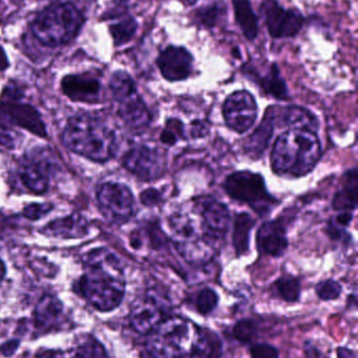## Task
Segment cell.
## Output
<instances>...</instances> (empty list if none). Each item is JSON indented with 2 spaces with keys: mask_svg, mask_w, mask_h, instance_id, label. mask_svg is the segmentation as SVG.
<instances>
[{
  "mask_svg": "<svg viewBox=\"0 0 358 358\" xmlns=\"http://www.w3.org/2000/svg\"><path fill=\"white\" fill-rule=\"evenodd\" d=\"M83 275L77 281L78 294L96 310L109 313L120 306L125 296V277L118 257L105 248L84 256Z\"/></svg>",
  "mask_w": 358,
  "mask_h": 358,
  "instance_id": "cell-1",
  "label": "cell"
},
{
  "mask_svg": "<svg viewBox=\"0 0 358 358\" xmlns=\"http://www.w3.org/2000/svg\"><path fill=\"white\" fill-rule=\"evenodd\" d=\"M61 141L71 152L96 163H105L117 152L115 132L100 117L88 113L71 117L61 134Z\"/></svg>",
  "mask_w": 358,
  "mask_h": 358,
  "instance_id": "cell-2",
  "label": "cell"
},
{
  "mask_svg": "<svg viewBox=\"0 0 358 358\" xmlns=\"http://www.w3.org/2000/svg\"><path fill=\"white\" fill-rule=\"evenodd\" d=\"M321 155V143L315 131L289 129L277 138L271 165L280 176L302 178L315 169Z\"/></svg>",
  "mask_w": 358,
  "mask_h": 358,
  "instance_id": "cell-3",
  "label": "cell"
},
{
  "mask_svg": "<svg viewBox=\"0 0 358 358\" xmlns=\"http://www.w3.org/2000/svg\"><path fill=\"white\" fill-rule=\"evenodd\" d=\"M170 227L174 245L185 260L195 264L212 260L219 243L210 236L195 206L193 210L174 215Z\"/></svg>",
  "mask_w": 358,
  "mask_h": 358,
  "instance_id": "cell-4",
  "label": "cell"
},
{
  "mask_svg": "<svg viewBox=\"0 0 358 358\" xmlns=\"http://www.w3.org/2000/svg\"><path fill=\"white\" fill-rule=\"evenodd\" d=\"M199 330L180 317L164 319L147 340V352L153 358H191L195 352Z\"/></svg>",
  "mask_w": 358,
  "mask_h": 358,
  "instance_id": "cell-5",
  "label": "cell"
},
{
  "mask_svg": "<svg viewBox=\"0 0 358 358\" xmlns=\"http://www.w3.org/2000/svg\"><path fill=\"white\" fill-rule=\"evenodd\" d=\"M83 21V15L74 4H55L38 15L32 24V33L44 46L57 48L71 41Z\"/></svg>",
  "mask_w": 358,
  "mask_h": 358,
  "instance_id": "cell-6",
  "label": "cell"
},
{
  "mask_svg": "<svg viewBox=\"0 0 358 358\" xmlns=\"http://www.w3.org/2000/svg\"><path fill=\"white\" fill-rule=\"evenodd\" d=\"M109 87L119 105L118 113L122 121L132 129L146 128L151 121V113L132 78L125 71H116L111 76Z\"/></svg>",
  "mask_w": 358,
  "mask_h": 358,
  "instance_id": "cell-7",
  "label": "cell"
},
{
  "mask_svg": "<svg viewBox=\"0 0 358 358\" xmlns=\"http://www.w3.org/2000/svg\"><path fill=\"white\" fill-rule=\"evenodd\" d=\"M22 94L16 86H8L0 99V121L22 128L31 134L46 138V125L35 107L22 101Z\"/></svg>",
  "mask_w": 358,
  "mask_h": 358,
  "instance_id": "cell-8",
  "label": "cell"
},
{
  "mask_svg": "<svg viewBox=\"0 0 358 358\" xmlns=\"http://www.w3.org/2000/svg\"><path fill=\"white\" fill-rule=\"evenodd\" d=\"M224 187L231 198L249 204L260 214H268L275 204V199L267 192L264 179L260 174L235 172L226 178Z\"/></svg>",
  "mask_w": 358,
  "mask_h": 358,
  "instance_id": "cell-9",
  "label": "cell"
},
{
  "mask_svg": "<svg viewBox=\"0 0 358 358\" xmlns=\"http://www.w3.org/2000/svg\"><path fill=\"white\" fill-rule=\"evenodd\" d=\"M54 170L52 155L44 149H36L19 162L16 176L27 193L42 195L50 187Z\"/></svg>",
  "mask_w": 358,
  "mask_h": 358,
  "instance_id": "cell-10",
  "label": "cell"
},
{
  "mask_svg": "<svg viewBox=\"0 0 358 358\" xmlns=\"http://www.w3.org/2000/svg\"><path fill=\"white\" fill-rule=\"evenodd\" d=\"M97 201L101 214L111 222L125 223L134 215V195L123 183H102L97 189Z\"/></svg>",
  "mask_w": 358,
  "mask_h": 358,
  "instance_id": "cell-11",
  "label": "cell"
},
{
  "mask_svg": "<svg viewBox=\"0 0 358 358\" xmlns=\"http://www.w3.org/2000/svg\"><path fill=\"white\" fill-rule=\"evenodd\" d=\"M261 10L269 35L273 39L296 37L302 31L306 21L300 10L286 8L277 0H263Z\"/></svg>",
  "mask_w": 358,
  "mask_h": 358,
  "instance_id": "cell-12",
  "label": "cell"
},
{
  "mask_svg": "<svg viewBox=\"0 0 358 358\" xmlns=\"http://www.w3.org/2000/svg\"><path fill=\"white\" fill-rule=\"evenodd\" d=\"M168 304L156 290H149L138 299L130 310V322L132 329L140 334H149L165 317Z\"/></svg>",
  "mask_w": 358,
  "mask_h": 358,
  "instance_id": "cell-13",
  "label": "cell"
},
{
  "mask_svg": "<svg viewBox=\"0 0 358 358\" xmlns=\"http://www.w3.org/2000/svg\"><path fill=\"white\" fill-rule=\"evenodd\" d=\"M223 115L230 129L244 134L256 123L258 105L249 92L237 90L225 101Z\"/></svg>",
  "mask_w": 358,
  "mask_h": 358,
  "instance_id": "cell-14",
  "label": "cell"
},
{
  "mask_svg": "<svg viewBox=\"0 0 358 358\" xmlns=\"http://www.w3.org/2000/svg\"><path fill=\"white\" fill-rule=\"evenodd\" d=\"M122 165L141 180L161 178L165 171L163 155L147 146H137L128 150L122 159Z\"/></svg>",
  "mask_w": 358,
  "mask_h": 358,
  "instance_id": "cell-15",
  "label": "cell"
},
{
  "mask_svg": "<svg viewBox=\"0 0 358 358\" xmlns=\"http://www.w3.org/2000/svg\"><path fill=\"white\" fill-rule=\"evenodd\" d=\"M157 66L167 81H184L193 73V56L184 46L168 45L158 56Z\"/></svg>",
  "mask_w": 358,
  "mask_h": 358,
  "instance_id": "cell-16",
  "label": "cell"
},
{
  "mask_svg": "<svg viewBox=\"0 0 358 358\" xmlns=\"http://www.w3.org/2000/svg\"><path fill=\"white\" fill-rule=\"evenodd\" d=\"M61 90L74 102L94 104L100 99L102 86L98 78L90 73H75L63 78Z\"/></svg>",
  "mask_w": 358,
  "mask_h": 358,
  "instance_id": "cell-17",
  "label": "cell"
},
{
  "mask_svg": "<svg viewBox=\"0 0 358 358\" xmlns=\"http://www.w3.org/2000/svg\"><path fill=\"white\" fill-rule=\"evenodd\" d=\"M195 206L199 210L210 236L219 243L221 240L224 239L228 231L230 223L228 208L224 203L212 197L203 198Z\"/></svg>",
  "mask_w": 358,
  "mask_h": 358,
  "instance_id": "cell-18",
  "label": "cell"
},
{
  "mask_svg": "<svg viewBox=\"0 0 358 358\" xmlns=\"http://www.w3.org/2000/svg\"><path fill=\"white\" fill-rule=\"evenodd\" d=\"M256 245L262 254L281 257L288 245L283 223L277 220L263 223L256 234Z\"/></svg>",
  "mask_w": 358,
  "mask_h": 358,
  "instance_id": "cell-19",
  "label": "cell"
},
{
  "mask_svg": "<svg viewBox=\"0 0 358 358\" xmlns=\"http://www.w3.org/2000/svg\"><path fill=\"white\" fill-rule=\"evenodd\" d=\"M41 233L48 237L61 239H81L88 233V221L79 214H71L55 219L42 227Z\"/></svg>",
  "mask_w": 358,
  "mask_h": 358,
  "instance_id": "cell-20",
  "label": "cell"
},
{
  "mask_svg": "<svg viewBox=\"0 0 358 358\" xmlns=\"http://www.w3.org/2000/svg\"><path fill=\"white\" fill-rule=\"evenodd\" d=\"M62 303L52 294H46L40 299L34 310V323L43 331L58 327L62 321Z\"/></svg>",
  "mask_w": 358,
  "mask_h": 358,
  "instance_id": "cell-21",
  "label": "cell"
},
{
  "mask_svg": "<svg viewBox=\"0 0 358 358\" xmlns=\"http://www.w3.org/2000/svg\"><path fill=\"white\" fill-rule=\"evenodd\" d=\"M235 19L244 37L254 41L259 36V18L250 0H233Z\"/></svg>",
  "mask_w": 358,
  "mask_h": 358,
  "instance_id": "cell-22",
  "label": "cell"
},
{
  "mask_svg": "<svg viewBox=\"0 0 358 358\" xmlns=\"http://www.w3.org/2000/svg\"><path fill=\"white\" fill-rule=\"evenodd\" d=\"M245 73L249 75L250 77L254 78L256 83H258L261 87L264 88L267 94H271V96L279 99V100H284V99L287 98V85H286L285 80L281 77L279 67H277L275 63L271 64L268 73L264 76V77L256 73L254 69L250 66L246 67Z\"/></svg>",
  "mask_w": 358,
  "mask_h": 358,
  "instance_id": "cell-23",
  "label": "cell"
},
{
  "mask_svg": "<svg viewBox=\"0 0 358 358\" xmlns=\"http://www.w3.org/2000/svg\"><path fill=\"white\" fill-rule=\"evenodd\" d=\"M109 31L113 43L117 46L125 45L132 41L138 31V22L134 17L128 14H119L113 16L109 23Z\"/></svg>",
  "mask_w": 358,
  "mask_h": 358,
  "instance_id": "cell-24",
  "label": "cell"
},
{
  "mask_svg": "<svg viewBox=\"0 0 358 358\" xmlns=\"http://www.w3.org/2000/svg\"><path fill=\"white\" fill-rule=\"evenodd\" d=\"M275 109H269L263 119L262 123L259 126L258 129L250 136L247 148L250 153L254 155H262L265 149L268 147L271 136L273 134L275 128Z\"/></svg>",
  "mask_w": 358,
  "mask_h": 358,
  "instance_id": "cell-25",
  "label": "cell"
},
{
  "mask_svg": "<svg viewBox=\"0 0 358 358\" xmlns=\"http://www.w3.org/2000/svg\"><path fill=\"white\" fill-rule=\"evenodd\" d=\"M222 353V341L219 338L218 334H214L212 330H200L193 357L197 358H221Z\"/></svg>",
  "mask_w": 358,
  "mask_h": 358,
  "instance_id": "cell-26",
  "label": "cell"
},
{
  "mask_svg": "<svg viewBox=\"0 0 358 358\" xmlns=\"http://www.w3.org/2000/svg\"><path fill=\"white\" fill-rule=\"evenodd\" d=\"M226 14V6L222 1H212L200 6L193 13V22L204 29H212L216 27L219 21Z\"/></svg>",
  "mask_w": 358,
  "mask_h": 358,
  "instance_id": "cell-27",
  "label": "cell"
},
{
  "mask_svg": "<svg viewBox=\"0 0 358 358\" xmlns=\"http://www.w3.org/2000/svg\"><path fill=\"white\" fill-rule=\"evenodd\" d=\"M284 125L290 129H307L315 131L317 128V119L312 113L301 107H288L282 113Z\"/></svg>",
  "mask_w": 358,
  "mask_h": 358,
  "instance_id": "cell-28",
  "label": "cell"
},
{
  "mask_svg": "<svg viewBox=\"0 0 358 358\" xmlns=\"http://www.w3.org/2000/svg\"><path fill=\"white\" fill-rule=\"evenodd\" d=\"M254 227V219L246 213H241L235 217L233 224V245L237 255H244L249 248L250 231Z\"/></svg>",
  "mask_w": 358,
  "mask_h": 358,
  "instance_id": "cell-29",
  "label": "cell"
},
{
  "mask_svg": "<svg viewBox=\"0 0 358 358\" xmlns=\"http://www.w3.org/2000/svg\"><path fill=\"white\" fill-rule=\"evenodd\" d=\"M358 178L357 170L349 172L344 189H340L333 200V206L338 210H351L357 208Z\"/></svg>",
  "mask_w": 358,
  "mask_h": 358,
  "instance_id": "cell-30",
  "label": "cell"
},
{
  "mask_svg": "<svg viewBox=\"0 0 358 358\" xmlns=\"http://www.w3.org/2000/svg\"><path fill=\"white\" fill-rule=\"evenodd\" d=\"M71 358H109L104 346L92 336H83L74 345Z\"/></svg>",
  "mask_w": 358,
  "mask_h": 358,
  "instance_id": "cell-31",
  "label": "cell"
},
{
  "mask_svg": "<svg viewBox=\"0 0 358 358\" xmlns=\"http://www.w3.org/2000/svg\"><path fill=\"white\" fill-rule=\"evenodd\" d=\"M277 294L286 302H296L301 296V284L294 277H284L275 283Z\"/></svg>",
  "mask_w": 358,
  "mask_h": 358,
  "instance_id": "cell-32",
  "label": "cell"
},
{
  "mask_svg": "<svg viewBox=\"0 0 358 358\" xmlns=\"http://www.w3.org/2000/svg\"><path fill=\"white\" fill-rule=\"evenodd\" d=\"M258 324L254 320H241L233 327V336L242 344H250L258 338Z\"/></svg>",
  "mask_w": 358,
  "mask_h": 358,
  "instance_id": "cell-33",
  "label": "cell"
},
{
  "mask_svg": "<svg viewBox=\"0 0 358 358\" xmlns=\"http://www.w3.org/2000/svg\"><path fill=\"white\" fill-rule=\"evenodd\" d=\"M219 296L212 288H204L195 298V308L202 315H208L216 308Z\"/></svg>",
  "mask_w": 358,
  "mask_h": 358,
  "instance_id": "cell-34",
  "label": "cell"
},
{
  "mask_svg": "<svg viewBox=\"0 0 358 358\" xmlns=\"http://www.w3.org/2000/svg\"><path fill=\"white\" fill-rule=\"evenodd\" d=\"M22 136L12 126L0 121V149L14 150L20 145Z\"/></svg>",
  "mask_w": 358,
  "mask_h": 358,
  "instance_id": "cell-35",
  "label": "cell"
},
{
  "mask_svg": "<svg viewBox=\"0 0 358 358\" xmlns=\"http://www.w3.org/2000/svg\"><path fill=\"white\" fill-rule=\"evenodd\" d=\"M315 292L321 300L333 301L340 298L343 288L340 284L334 280H326L315 287Z\"/></svg>",
  "mask_w": 358,
  "mask_h": 358,
  "instance_id": "cell-36",
  "label": "cell"
},
{
  "mask_svg": "<svg viewBox=\"0 0 358 358\" xmlns=\"http://www.w3.org/2000/svg\"><path fill=\"white\" fill-rule=\"evenodd\" d=\"M183 125L180 122L174 120L170 121L161 134V141L166 145H174L178 142L179 136H182Z\"/></svg>",
  "mask_w": 358,
  "mask_h": 358,
  "instance_id": "cell-37",
  "label": "cell"
},
{
  "mask_svg": "<svg viewBox=\"0 0 358 358\" xmlns=\"http://www.w3.org/2000/svg\"><path fill=\"white\" fill-rule=\"evenodd\" d=\"M54 208L50 203H32L23 208V216L29 220H38Z\"/></svg>",
  "mask_w": 358,
  "mask_h": 358,
  "instance_id": "cell-38",
  "label": "cell"
},
{
  "mask_svg": "<svg viewBox=\"0 0 358 358\" xmlns=\"http://www.w3.org/2000/svg\"><path fill=\"white\" fill-rule=\"evenodd\" d=\"M252 358H279V351L268 344H256L250 349Z\"/></svg>",
  "mask_w": 358,
  "mask_h": 358,
  "instance_id": "cell-39",
  "label": "cell"
},
{
  "mask_svg": "<svg viewBox=\"0 0 358 358\" xmlns=\"http://www.w3.org/2000/svg\"><path fill=\"white\" fill-rule=\"evenodd\" d=\"M305 355L307 358H329L326 353H324L315 343L307 341L305 343Z\"/></svg>",
  "mask_w": 358,
  "mask_h": 358,
  "instance_id": "cell-40",
  "label": "cell"
},
{
  "mask_svg": "<svg viewBox=\"0 0 358 358\" xmlns=\"http://www.w3.org/2000/svg\"><path fill=\"white\" fill-rule=\"evenodd\" d=\"M160 198H161V195L155 189H146L141 194V201L145 206H155L159 202Z\"/></svg>",
  "mask_w": 358,
  "mask_h": 358,
  "instance_id": "cell-41",
  "label": "cell"
},
{
  "mask_svg": "<svg viewBox=\"0 0 358 358\" xmlns=\"http://www.w3.org/2000/svg\"><path fill=\"white\" fill-rule=\"evenodd\" d=\"M18 341H11V342H6L4 346L1 347V352L4 353L6 357H10L13 353L16 351L17 347H18Z\"/></svg>",
  "mask_w": 358,
  "mask_h": 358,
  "instance_id": "cell-42",
  "label": "cell"
},
{
  "mask_svg": "<svg viewBox=\"0 0 358 358\" xmlns=\"http://www.w3.org/2000/svg\"><path fill=\"white\" fill-rule=\"evenodd\" d=\"M338 358H357V353L350 349L340 347L338 349Z\"/></svg>",
  "mask_w": 358,
  "mask_h": 358,
  "instance_id": "cell-43",
  "label": "cell"
},
{
  "mask_svg": "<svg viewBox=\"0 0 358 358\" xmlns=\"http://www.w3.org/2000/svg\"><path fill=\"white\" fill-rule=\"evenodd\" d=\"M8 67V60L6 58V52H4V48L0 46V71H4V69Z\"/></svg>",
  "mask_w": 358,
  "mask_h": 358,
  "instance_id": "cell-44",
  "label": "cell"
},
{
  "mask_svg": "<svg viewBox=\"0 0 358 358\" xmlns=\"http://www.w3.org/2000/svg\"><path fill=\"white\" fill-rule=\"evenodd\" d=\"M6 265H4V263L2 262L1 260H0V282H1L2 280H4V275H6Z\"/></svg>",
  "mask_w": 358,
  "mask_h": 358,
  "instance_id": "cell-45",
  "label": "cell"
},
{
  "mask_svg": "<svg viewBox=\"0 0 358 358\" xmlns=\"http://www.w3.org/2000/svg\"><path fill=\"white\" fill-rule=\"evenodd\" d=\"M186 6H193L199 2V0H182Z\"/></svg>",
  "mask_w": 358,
  "mask_h": 358,
  "instance_id": "cell-46",
  "label": "cell"
},
{
  "mask_svg": "<svg viewBox=\"0 0 358 358\" xmlns=\"http://www.w3.org/2000/svg\"><path fill=\"white\" fill-rule=\"evenodd\" d=\"M233 56L235 57V58H241V52H240L239 48H235V50H233Z\"/></svg>",
  "mask_w": 358,
  "mask_h": 358,
  "instance_id": "cell-47",
  "label": "cell"
}]
</instances>
